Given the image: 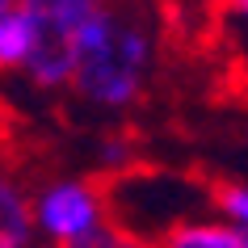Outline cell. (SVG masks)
<instances>
[{
    "label": "cell",
    "mask_w": 248,
    "mask_h": 248,
    "mask_svg": "<svg viewBox=\"0 0 248 248\" xmlns=\"http://www.w3.org/2000/svg\"><path fill=\"white\" fill-rule=\"evenodd\" d=\"M152 59H156L152 26L126 4L101 0V9L80 30L76 67H72L67 84L101 109H122L139 97L147 72H152Z\"/></svg>",
    "instance_id": "cell-1"
},
{
    "label": "cell",
    "mask_w": 248,
    "mask_h": 248,
    "mask_svg": "<svg viewBox=\"0 0 248 248\" xmlns=\"http://www.w3.org/2000/svg\"><path fill=\"white\" fill-rule=\"evenodd\" d=\"M101 0H17V13L30 26L26 72L42 89H63L76 67V42Z\"/></svg>",
    "instance_id": "cell-2"
},
{
    "label": "cell",
    "mask_w": 248,
    "mask_h": 248,
    "mask_svg": "<svg viewBox=\"0 0 248 248\" xmlns=\"http://www.w3.org/2000/svg\"><path fill=\"white\" fill-rule=\"evenodd\" d=\"M34 223L59 244H76L80 235L101 227V189L93 181H59L38 198Z\"/></svg>",
    "instance_id": "cell-3"
},
{
    "label": "cell",
    "mask_w": 248,
    "mask_h": 248,
    "mask_svg": "<svg viewBox=\"0 0 248 248\" xmlns=\"http://www.w3.org/2000/svg\"><path fill=\"white\" fill-rule=\"evenodd\" d=\"M34 235V210L9 177H0V248H26Z\"/></svg>",
    "instance_id": "cell-4"
},
{
    "label": "cell",
    "mask_w": 248,
    "mask_h": 248,
    "mask_svg": "<svg viewBox=\"0 0 248 248\" xmlns=\"http://www.w3.org/2000/svg\"><path fill=\"white\" fill-rule=\"evenodd\" d=\"M164 248H244V240L223 223H177L164 235Z\"/></svg>",
    "instance_id": "cell-5"
},
{
    "label": "cell",
    "mask_w": 248,
    "mask_h": 248,
    "mask_svg": "<svg viewBox=\"0 0 248 248\" xmlns=\"http://www.w3.org/2000/svg\"><path fill=\"white\" fill-rule=\"evenodd\" d=\"M26 55H30V26L17 9H9L0 17V67L4 72L9 67H26Z\"/></svg>",
    "instance_id": "cell-6"
},
{
    "label": "cell",
    "mask_w": 248,
    "mask_h": 248,
    "mask_svg": "<svg viewBox=\"0 0 248 248\" xmlns=\"http://www.w3.org/2000/svg\"><path fill=\"white\" fill-rule=\"evenodd\" d=\"M67 248H147L143 240L135 232H126V227H93L89 235H80L76 244H67Z\"/></svg>",
    "instance_id": "cell-7"
},
{
    "label": "cell",
    "mask_w": 248,
    "mask_h": 248,
    "mask_svg": "<svg viewBox=\"0 0 248 248\" xmlns=\"http://www.w3.org/2000/svg\"><path fill=\"white\" fill-rule=\"evenodd\" d=\"M215 202H219V210L227 219L248 227V185H223V189H215Z\"/></svg>",
    "instance_id": "cell-8"
},
{
    "label": "cell",
    "mask_w": 248,
    "mask_h": 248,
    "mask_svg": "<svg viewBox=\"0 0 248 248\" xmlns=\"http://www.w3.org/2000/svg\"><path fill=\"white\" fill-rule=\"evenodd\" d=\"M223 21H227V30H232L240 55L248 59V0H223Z\"/></svg>",
    "instance_id": "cell-9"
},
{
    "label": "cell",
    "mask_w": 248,
    "mask_h": 248,
    "mask_svg": "<svg viewBox=\"0 0 248 248\" xmlns=\"http://www.w3.org/2000/svg\"><path fill=\"white\" fill-rule=\"evenodd\" d=\"M9 9H17V0H0V17L9 13Z\"/></svg>",
    "instance_id": "cell-10"
},
{
    "label": "cell",
    "mask_w": 248,
    "mask_h": 248,
    "mask_svg": "<svg viewBox=\"0 0 248 248\" xmlns=\"http://www.w3.org/2000/svg\"><path fill=\"white\" fill-rule=\"evenodd\" d=\"M235 232H240V240H244V248H248V227H235Z\"/></svg>",
    "instance_id": "cell-11"
}]
</instances>
